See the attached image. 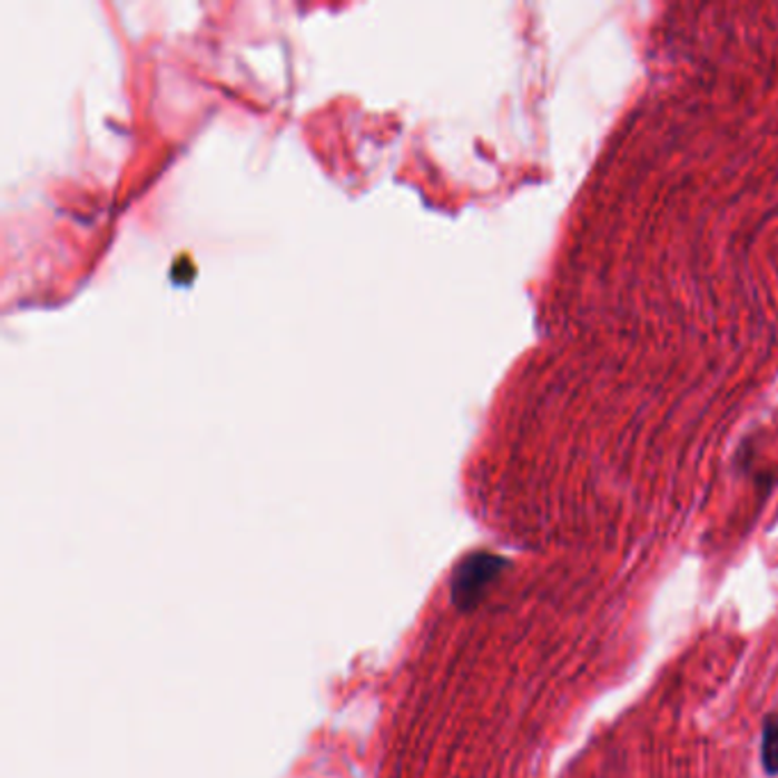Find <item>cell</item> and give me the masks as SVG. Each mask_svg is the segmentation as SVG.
Masks as SVG:
<instances>
[{
  "label": "cell",
  "mask_w": 778,
  "mask_h": 778,
  "mask_svg": "<svg viewBox=\"0 0 778 778\" xmlns=\"http://www.w3.org/2000/svg\"><path fill=\"white\" fill-rule=\"evenodd\" d=\"M760 760L769 776H778V715H769L762 723Z\"/></svg>",
  "instance_id": "cell-1"
}]
</instances>
